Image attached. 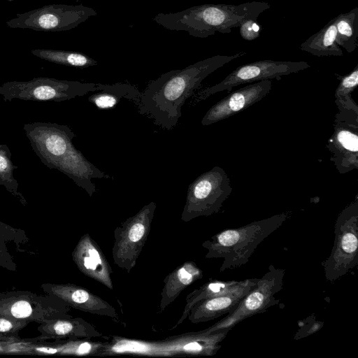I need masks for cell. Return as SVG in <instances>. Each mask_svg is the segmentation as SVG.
Masks as SVG:
<instances>
[{"mask_svg":"<svg viewBox=\"0 0 358 358\" xmlns=\"http://www.w3.org/2000/svg\"><path fill=\"white\" fill-rule=\"evenodd\" d=\"M246 55H215L197 62L182 69L171 70L151 80L141 92L137 105L140 114L151 118L158 127L173 129L182 116L185 101L200 87L210 73L226 64Z\"/></svg>","mask_w":358,"mask_h":358,"instance_id":"6da1fadb","label":"cell"},{"mask_svg":"<svg viewBox=\"0 0 358 358\" xmlns=\"http://www.w3.org/2000/svg\"><path fill=\"white\" fill-rule=\"evenodd\" d=\"M23 130L41 162L71 179L90 196L96 192L92 179L110 176L92 164L73 145V131L65 124L50 122L24 124Z\"/></svg>","mask_w":358,"mask_h":358,"instance_id":"7a4b0ae2","label":"cell"},{"mask_svg":"<svg viewBox=\"0 0 358 358\" xmlns=\"http://www.w3.org/2000/svg\"><path fill=\"white\" fill-rule=\"evenodd\" d=\"M270 8L268 3L256 1L239 5L206 3L176 13H160L153 20L166 29L184 31L192 36L204 38L217 31L229 34L244 20H257Z\"/></svg>","mask_w":358,"mask_h":358,"instance_id":"3957f363","label":"cell"},{"mask_svg":"<svg viewBox=\"0 0 358 358\" xmlns=\"http://www.w3.org/2000/svg\"><path fill=\"white\" fill-rule=\"evenodd\" d=\"M230 329L206 333L202 330L169 336L161 341H142L113 336L101 350L99 357L138 355L157 357H178L215 355Z\"/></svg>","mask_w":358,"mask_h":358,"instance_id":"277c9868","label":"cell"},{"mask_svg":"<svg viewBox=\"0 0 358 358\" xmlns=\"http://www.w3.org/2000/svg\"><path fill=\"white\" fill-rule=\"evenodd\" d=\"M286 211L234 229H226L205 241L207 259H222L220 271L247 264L257 246L290 217Z\"/></svg>","mask_w":358,"mask_h":358,"instance_id":"5b68a950","label":"cell"},{"mask_svg":"<svg viewBox=\"0 0 358 358\" xmlns=\"http://www.w3.org/2000/svg\"><path fill=\"white\" fill-rule=\"evenodd\" d=\"M104 84L37 77L29 80L7 81L0 86L4 101L14 99L60 102L103 88Z\"/></svg>","mask_w":358,"mask_h":358,"instance_id":"8992f818","label":"cell"},{"mask_svg":"<svg viewBox=\"0 0 358 358\" xmlns=\"http://www.w3.org/2000/svg\"><path fill=\"white\" fill-rule=\"evenodd\" d=\"M358 263V197L338 215L334 225V241L329 256L322 262L324 277L334 282L355 268Z\"/></svg>","mask_w":358,"mask_h":358,"instance_id":"52a82bcc","label":"cell"},{"mask_svg":"<svg viewBox=\"0 0 358 358\" xmlns=\"http://www.w3.org/2000/svg\"><path fill=\"white\" fill-rule=\"evenodd\" d=\"M231 191L230 179L222 168L215 166L201 174L188 187L182 221L218 213Z\"/></svg>","mask_w":358,"mask_h":358,"instance_id":"ba28073f","label":"cell"},{"mask_svg":"<svg viewBox=\"0 0 358 358\" xmlns=\"http://www.w3.org/2000/svg\"><path fill=\"white\" fill-rule=\"evenodd\" d=\"M285 269L268 266L267 272L258 280L255 287L240 301L236 308L218 322L203 329L206 333L224 329H231L245 319L262 313L280 302L275 295L283 286Z\"/></svg>","mask_w":358,"mask_h":358,"instance_id":"9c48e42d","label":"cell"},{"mask_svg":"<svg viewBox=\"0 0 358 358\" xmlns=\"http://www.w3.org/2000/svg\"><path fill=\"white\" fill-rule=\"evenodd\" d=\"M96 15L94 9L82 4L54 3L18 13L6 24L10 28L37 31H63L74 29Z\"/></svg>","mask_w":358,"mask_h":358,"instance_id":"30bf717a","label":"cell"},{"mask_svg":"<svg viewBox=\"0 0 358 358\" xmlns=\"http://www.w3.org/2000/svg\"><path fill=\"white\" fill-rule=\"evenodd\" d=\"M156 208L155 202H150L114 230L113 259L128 273L136 266L148 239Z\"/></svg>","mask_w":358,"mask_h":358,"instance_id":"8fae6325","label":"cell"},{"mask_svg":"<svg viewBox=\"0 0 358 358\" xmlns=\"http://www.w3.org/2000/svg\"><path fill=\"white\" fill-rule=\"evenodd\" d=\"M310 67L304 61H274L265 59L241 65L234 69L225 78L216 85L199 92L194 96V103L205 100L217 92H229L240 85L273 78L280 79L282 76L297 73Z\"/></svg>","mask_w":358,"mask_h":358,"instance_id":"7c38bea8","label":"cell"},{"mask_svg":"<svg viewBox=\"0 0 358 358\" xmlns=\"http://www.w3.org/2000/svg\"><path fill=\"white\" fill-rule=\"evenodd\" d=\"M338 110L326 148L336 170L344 174L358 169V111L341 107Z\"/></svg>","mask_w":358,"mask_h":358,"instance_id":"4fadbf2b","label":"cell"},{"mask_svg":"<svg viewBox=\"0 0 358 358\" xmlns=\"http://www.w3.org/2000/svg\"><path fill=\"white\" fill-rule=\"evenodd\" d=\"M271 89V80H264L229 93L208 109L201 124L209 126L247 109L265 97Z\"/></svg>","mask_w":358,"mask_h":358,"instance_id":"5bb4252c","label":"cell"},{"mask_svg":"<svg viewBox=\"0 0 358 358\" xmlns=\"http://www.w3.org/2000/svg\"><path fill=\"white\" fill-rule=\"evenodd\" d=\"M257 280L258 278H248L238 281L227 292L198 302L190 309L187 318L196 324L231 313Z\"/></svg>","mask_w":358,"mask_h":358,"instance_id":"9a60e30c","label":"cell"},{"mask_svg":"<svg viewBox=\"0 0 358 358\" xmlns=\"http://www.w3.org/2000/svg\"><path fill=\"white\" fill-rule=\"evenodd\" d=\"M73 258L83 273L113 290L112 268L99 245L88 234L79 241Z\"/></svg>","mask_w":358,"mask_h":358,"instance_id":"2e32d148","label":"cell"},{"mask_svg":"<svg viewBox=\"0 0 358 358\" xmlns=\"http://www.w3.org/2000/svg\"><path fill=\"white\" fill-rule=\"evenodd\" d=\"M203 275V271L192 261L184 262L169 273L164 279L159 313L163 312L185 289L202 278Z\"/></svg>","mask_w":358,"mask_h":358,"instance_id":"e0dca14e","label":"cell"},{"mask_svg":"<svg viewBox=\"0 0 358 358\" xmlns=\"http://www.w3.org/2000/svg\"><path fill=\"white\" fill-rule=\"evenodd\" d=\"M62 297L72 306L90 314L110 317L121 323L115 308L91 291L75 285H66L61 289Z\"/></svg>","mask_w":358,"mask_h":358,"instance_id":"ac0fdd59","label":"cell"},{"mask_svg":"<svg viewBox=\"0 0 358 358\" xmlns=\"http://www.w3.org/2000/svg\"><path fill=\"white\" fill-rule=\"evenodd\" d=\"M336 17L307 38L300 49L317 57L343 56V50L336 43Z\"/></svg>","mask_w":358,"mask_h":358,"instance_id":"d6986e66","label":"cell"},{"mask_svg":"<svg viewBox=\"0 0 358 358\" xmlns=\"http://www.w3.org/2000/svg\"><path fill=\"white\" fill-rule=\"evenodd\" d=\"M94 92L87 100L99 109L113 108L122 99H129L136 103L141 96L136 86L121 83L104 85L102 90Z\"/></svg>","mask_w":358,"mask_h":358,"instance_id":"ffe728a7","label":"cell"},{"mask_svg":"<svg viewBox=\"0 0 358 358\" xmlns=\"http://www.w3.org/2000/svg\"><path fill=\"white\" fill-rule=\"evenodd\" d=\"M31 52L47 62L66 66L83 69L98 64L95 59L77 51L40 48L31 50Z\"/></svg>","mask_w":358,"mask_h":358,"instance_id":"44dd1931","label":"cell"},{"mask_svg":"<svg viewBox=\"0 0 358 358\" xmlns=\"http://www.w3.org/2000/svg\"><path fill=\"white\" fill-rule=\"evenodd\" d=\"M336 43L348 52L351 53L357 48L358 7L336 16Z\"/></svg>","mask_w":358,"mask_h":358,"instance_id":"7402d4cb","label":"cell"},{"mask_svg":"<svg viewBox=\"0 0 358 358\" xmlns=\"http://www.w3.org/2000/svg\"><path fill=\"white\" fill-rule=\"evenodd\" d=\"M238 282V280L208 281L188 294L185 298V306L181 317L172 327V329L180 325L187 319L190 309L198 302L221 294L227 292Z\"/></svg>","mask_w":358,"mask_h":358,"instance_id":"603a6c76","label":"cell"},{"mask_svg":"<svg viewBox=\"0 0 358 358\" xmlns=\"http://www.w3.org/2000/svg\"><path fill=\"white\" fill-rule=\"evenodd\" d=\"M339 84L335 91V103L337 108H345L358 111V106L352 97V93L358 85V64L348 74H335Z\"/></svg>","mask_w":358,"mask_h":358,"instance_id":"cb8c5ba5","label":"cell"},{"mask_svg":"<svg viewBox=\"0 0 358 358\" xmlns=\"http://www.w3.org/2000/svg\"><path fill=\"white\" fill-rule=\"evenodd\" d=\"M17 166L14 165L11 152L6 144H0V185L3 186L15 196H22L18 190L19 183L14 176V171Z\"/></svg>","mask_w":358,"mask_h":358,"instance_id":"d4e9b609","label":"cell"},{"mask_svg":"<svg viewBox=\"0 0 358 358\" xmlns=\"http://www.w3.org/2000/svg\"><path fill=\"white\" fill-rule=\"evenodd\" d=\"M240 34L246 41L257 39L262 30V28L255 19H247L239 26Z\"/></svg>","mask_w":358,"mask_h":358,"instance_id":"484cf974","label":"cell"},{"mask_svg":"<svg viewBox=\"0 0 358 358\" xmlns=\"http://www.w3.org/2000/svg\"><path fill=\"white\" fill-rule=\"evenodd\" d=\"M324 323L315 320V315H311L308 318L302 321L299 331L296 333L294 339L304 338L313 334L320 330L323 327Z\"/></svg>","mask_w":358,"mask_h":358,"instance_id":"4316f807","label":"cell"},{"mask_svg":"<svg viewBox=\"0 0 358 358\" xmlns=\"http://www.w3.org/2000/svg\"><path fill=\"white\" fill-rule=\"evenodd\" d=\"M10 312L16 318H24L31 313V307L28 302L20 301L13 305Z\"/></svg>","mask_w":358,"mask_h":358,"instance_id":"83f0119b","label":"cell"},{"mask_svg":"<svg viewBox=\"0 0 358 358\" xmlns=\"http://www.w3.org/2000/svg\"><path fill=\"white\" fill-rule=\"evenodd\" d=\"M12 328V324L4 319H0V331L4 332Z\"/></svg>","mask_w":358,"mask_h":358,"instance_id":"f1b7e54d","label":"cell"},{"mask_svg":"<svg viewBox=\"0 0 358 358\" xmlns=\"http://www.w3.org/2000/svg\"><path fill=\"white\" fill-rule=\"evenodd\" d=\"M37 350L39 351L46 352V353H50V354H54L57 352V349L52 348H37Z\"/></svg>","mask_w":358,"mask_h":358,"instance_id":"f546056e","label":"cell"},{"mask_svg":"<svg viewBox=\"0 0 358 358\" xmlns=\"http://www.w3.org/2000/svg\"><path fill=\"white\" fill-rule=\"evenodd\" d=\"M7 1H14V0H7Z\"/></svg>","mask_w":358,"mask_h":358,"instance_id":"4dcf8cb0","label":"cell"},{"mask_svg":"<svg viewBox=\"0 0 358 358\" xmlns=\"http://www.w3.org/2000/svg\"><path fill=\"white\" fill-rule=\"evenodd\" d=\"M326 1H327V0H326Z\"/></svg>","mask_w":358,"mask_h":358,"instance_id":"1f68e13d","label":"cell"}]
</instances>
